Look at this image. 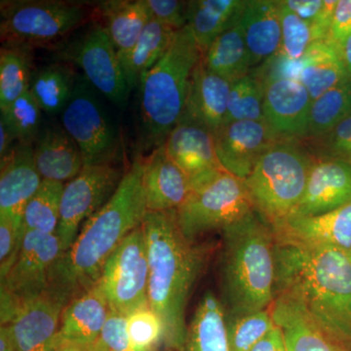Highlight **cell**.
Returning a JSON list of instances; mask_svg holds the SVG:
<instances>
[{
  "instance_id": "cell-1",
  "label": "cell",
  "mask_w": 351,
  "mask_h": 351,
  "mask_svg": "<svg viewBox=\"0 0 351 351\" xmlns=\"http://www.w3.org/2000/svg\"><path fill=\"white\" fill-rule=\"evenodd\" d=\"M144 160H134L119 188L103 207L88 219L68 251L51 272L48 292L68 304L94 287L106 263L147 213Z\"/></svg>"
},
{
  "instance_id": "cell-2",
  "label": "cell",
  "mask_w": 351,
  "mask_h": 351,
  "mask_svg": "<svg viewBox=\"0 0 351 351\" xmlns=\"http://www.w3.org/2000/svg\"><path fill=\"white\" fill-rule=\"evenodd\" d=\"M276 295L301 304L351 350V251L276 237Z\"/></svg>"
},
{
  "instance_id": "cell-3",
  "label": "cell",
  "mask_w": 351,
  "mask_h": 351,
  "mask_svg": "<svg viewBox=\"0 0 351 351\" xmlns=\"http://www.w3.org/2000/svg\"><path fill=\"white\" fill-rule=\"evenodd\" d=\"M142 226L149 265V306L162 321L165 345L180 351L188 336L186 306L206 253L182 234L177 210L147 211Z\"/></svg>"
},
{
  "instance_id": "cell-4",
  "label": "cell",
  "mask_w": 351,
  "mask_h": 351,
  "mask_svg": "<svg viewBox=\"0 0 351 351\" xmlns=\"http://www.w3.org/2000/svg\"><path fill=\"white\" fill-rule=\"evenodd\" d=\"M221 284L226 315L265 311L276 298V233L255 211L223 230Z\"/></svg>"
},
{
  "instance_id": "cell-5",
  "label": "cell",
  "mask_w": 351,
  "mask_h": 351,
  "mask_svg": "<svg viewBox=\"0 0 351 351\" xmlns=\"http://www.w3.org/2000/svg\"><path fill=\"white\" fill-rule=\"evenodd\" d=\"M202 53L188 25L176 32L169 49L141 80V140L145 149L162 147L181 121L191 75Z\"/></svg>"
},
{
  "instance_id": "cell-6",
  "label": "cell",
  "mask_w": 351,
  "mask_h": 351,
  "mask_svg": "<svg viewBox=\"0 0 351 351\" xmlns=\"http://www.w3.org/2000/svg\"><path fill=\"white\" fill-rule=\"evenodd\" d=\"M314 159L298 141H277L244 180L254 210L272 228L286 221L299 204Z\"/></svg>"
},
{
  "instance_id": "cell-7",
  "label": "cell",
  "mask_w": 351,
  "mask_h": 351,
  "mask_svg": "<svg viewBox=\"0 0 351 351\" xmlns=\"http://www.w3.org/2000/svg\"><path fill=\"white\" fill-rule=\"evenodd\" d=\"M82 2L18 0L1 2L0 38L3 45H46L58 43L90 19Z\"/></svg>"
},
{
  "instance_id": "cell-8",
  "label": "cell",
  "mask_w": 351,
  "mask_h": 351,
  "mask_svg": "<svg viewBox=\"0 0 351 351\" xmlns=\"http://www.w3.org/2000/svg\"><path fill=\"white\" fill-rule=\"evenodd\" d=\"M244 181L226 171L191 184V193L177 209L180 230L189 241L232 225L253 211Z\"/></svg>"
},
{
  "instance_id": "cell-9",
  "label": "cell",
  "mask_w": 351,
  "mask_h": 351,
  "mask_svg": "<svg viewBox=\"0 0 351 351\" xmlns=\"http://www.w3.org/2000/svg\"><path fill=\"white\" fill-rule=\"evenodd\" d=\"M101 96L84 76H77L75 91L61 114L62 125L82 152L84 167L117 164L121 149L119 127Z\"/></svg>"
},
{
  "instance_id": "cell-10",
  "label": "cell",
  "mask_w": 351,
  "mask_h": 351,
  "mask_svg": "<svg viewBox=\"0 0 351 351\" xmlns=\"http://www.w3.org/2000/svg\"><path fill=\"white\" fill-rule=\"evenodd\" d=\"M62 254L56 233L25 232L17 260L1 279V325H8L21 307L49 291L51 272Z\"/></svg>"
},
{
  "instance_id": "cell-11",
  "label": "cell",
  "mask_w": 351,
  "mask_h": 351,
  "mask_svg": "<svg viewBox=\"0 0 351 351\" xmlns=\"http://www.w3.org/2000/svg\"><path fill=\"white\" fill-rule=\"evenodd\" d=\"M149 281L147 241L141 226L113 252L96 286L112 311L127 316L149 306Z\"/></svg>"
},
{
  "instance_id": "cell-12",
  "label": "cell",
  "mask_w": 351,
  "mask_h": 351,
  "mask_svg": "<svg viewBox=\"0 0 351 351\" xmlns=\"http://www.w3.org/2000/svg\"><path fill=\"white\" fill-rule=\"evenodd\" d=\"M58 58L59 61L80 66L87 82L104 98L120 110L126 107L131 90L104 24L90 25L58 52Z\"/></svg>"
},
{
  "instance_id": "cell-13",
  "label": "cell",
  "mask_w": 351,
  "mask_h": 351,
  "mask_svg": "<svg viewBox=\"0 0 351 351\" xmlns=\"http://www.w3.org/2000/svg\"><path fill=\"white\" fill-rule=\"evenodd\" d=\"M123 176L117 164L86 166L75 179L64 184L56 232L63 254L75 242L82 223L114 195Z\"/></svg>"
},
{
  "instance_id": "cell-14",
  "label": "cell",
  "mask_w": 351,
  "mask_h": 351,
  "mask_svg": "<svg viewBox=\"0 0 351 351\" xmlns=\"http://www.w3.org/2000/svg\"><path fill=\"white\" fill-rule=\"evenodd\" d=\"M252 73L262 82L265 121L277 140L306 138L313 103L306 88L293 76Z\"/></svg>"
},
{
  "instance_id": "cell-15",
  "label": "cell",
  "mask_w": 351,
  "mask_h": 351,
  "mask_svg": "<svg viewBox=\"0 0 351 351\" xmlns=\"http://www.w3.org/2000/svg\"><path fill=\"white\" fill-rule=\"evenodd\" d=\"M215 147L221 167L244 181L258 159L277 138L265 121H233L214 133Z\"/></svg>"
},
{
  "instance_id": "cell-16",
  "label": "cell",
  "mask_w": 351,
  "mask_h": 351,
  "mask_svg": "<svg viewBox=\"0 0 351 351\" xmlns=\"http://www.w3.org/2000/svg\"><path fill=\"white\" fill-rule=\"evenodd\" d=\"M351 202V163L315 158L306 189L291 217L321 216Z\"/></svg>"
},
{
  "instance_id": "cell-17",
  "label": "cell",
  "mask_w": 351,
  "mask_h": 351,
  "mask_svg": "<svg viewBox=\"0 0 351 351\" xmlns=\"http://www.w3.org/2000/svg\"><path fill=\"white\" fill-rule=\"evenodd\" d=\"M0 214L23 226L25 207L43 181L34 161V145L16 143L0 159Z\"/></svg>"
},
{
  "instance_id": "cell-18",
  "label": "cell",
  "mask_w": 351,
  "mask_h": 351,
  "mask_svg": "<svg viewBox=\"0 0 351 351\" xmlns=\"http://www.w3.org/2000/svg\"><path fill=\"white\" fill-rule=\"evenodd\" d=\"M166 154L193 182L225 171L215 147L214 134L205 127L181 120L163 145Z\"/></svg>"
},
{
  "instance_id": "cell-19",
  "label": "cell",
  "mask_w": 351,
  "mask_h": 351,
  "mask_svg": "<svg viewBox=\"0 0 351 351\" xmlns=\"http://www.w3.org/2000/svg\"><path fill=\"white\" fill-rule=\"evenodd\" d=\"M66 304L47 292L21 307L7 326L16 351H53Z\"/></svg>"
},
{
  "instance_id": "cell-20",
  "label": "cell",
  "mask_w": 351,
  "mask_h": 351,
  "mask_svg": "<svg viewBox=\"0 0 351 351\" xmlns=\"http://www.w3.org/2000/svg\"><path fill=\"white\" fill-rule=\"evenodd\" d=\"M270 311L283 332L288 351H351L287 295H276Z\"/></svg>"
},
{
  "instance_id": "cell-21",
  "label": "cell",
  "mask_w": 351,
  "mask_h": 351,
  "mask_svg": "<svg viewBox=\"0 0 351 351\" xmlns=\"http://www.w3.org/2000/svg\"><path fill=\"white\" fill-rule=\"evenodd\" d=\"M230 82L208 69L202 57L196 64L181 120L193 122L215 133L225 125Z\"/></svg>"
},
{
  "instance_id": "cell-22",
  "label": "cell",
  "mask_w": 351,
  "mask_h": 351,
  "mask_svg": "<svg viewBox=\"0 0 351 351\" xmlns=\"http://www.w3.org/2000/svg\"><path fill=\"white\" fill-rule=\"evenodd\" d=\"M276 239L351 251V202L316 217H291L272 228Z\"/></svg>"
},
{
  "instance_id": "cell-23",
  "label": "cell",
  "mask_w": 351,
  "mask_h": 351,
  "mask_svg": "<svg viewBox=\"0 0 351 351\" xmlns=\"http://www.w3.org/2000/svg\"><path fill=\"white\" fill-rule=\"evenodd\" d=\"M34 156L43 180L64 184L84 168L80 147L62 123L43 125L34 144Z\"/></svg>"
},
{
  "instance_id": "cell-24",
  "label": "cell",
  "mask_w": 351,
  "mask_h": 351,
  "mask_svg": "<svg viewBox=\"0 0 351 351\" xmlns=\"http://www.w3.org/2000/svg\"><path fill=\"white\" fill-rule=\"evenodd\" d=\"M143 182L149 212L177 210L191 193L188 176L171 160L163 145L145 159Z\"/></svg>"
},
{
  "instance_id": "cell-25",
  "label": "cell",
  "mask_w": 351,
  "mask_h": 351,
  "mask_svg": "<svg viewBox=\"0 0 351 351\" xmlns=\"http://www.w3.org/2000/svg\"><path fill=\"white\" fill-rule=\"evenodd\" d=\"M239 25L250 55L252 69L278 54L282 39L279 1L247 0Z\"/></svg>"
},
{
  "instance_id": "cell-26",
  "label": "cell",
  "mask_w": 351,
  "mask_h": 351,
  "mask_svg": "<svg viewBox=\"0 0 351 351\" xmlns=\"http://www.w3.org/2000/svg\"><path fill=\"white\" fill-rule=\"evenodd\" d=\"M110 311L105 295L95 285L64 306L57 336L80 345L93 346Z\"/></svg>"
},
{
  "instance_id": "cell-27",
  "label": "cell",
  "mask_w": 351,
  "mask_h": 351,
  "mask_svg": "<svg viewBox=\"0 0 351 351\" xmlns=\"http://www.w3.org/2000/svg\"><path fill=\"white\" fill-rule=\"evenodd\" d=\"M246 0L188 1V27L202 55L223 32L239 22Z\"/></svg>"
},
{
  "instance_id": "cell-28",
  "label": "cell",
  "mask_w": 351,
  "mask_h": 351,
  "mask_svg": "<svg viewBox=\"0 0 351 351\" xmlns=\"http://www.w3.org/2000/svg\"><path fill=\"white\" fill-rule=\"evenodd\" d=\"M298 80L314 101L351 78L339 50L329 41H320L313 44L300 61Z\"/></svg>"
},
{
  "instance_id": "cell-29",
  "label": "cell",
  "mask_w": 351,
  "mask_h": 351,
  "mask_svg": "<svg viewBox=\"0 0 351 351\" xmlns=\"http://www.w3.org/2000/svg\"><path fill=\"white\" fill-rule=\"evenodd\" d=\"M73 64L58 61L34 69L29 92L44 113L57 117L68 106L77 80Z\"/></svg>"
},
{
  "instance_id": "cell-30",
  "label": "cell",
  "mask_w": 351,
  "mask_h": 351,
  "mask_svg": "<svg viewBox=\"0 0 351 351\" xmlns=\"http://www.w3.org/2000/svg\"><path fill=\"white\" fill-rule=\"evenodd\" d=\"M180 351H232L226 332V311L218 298L205 293L188 328Z\"/></svg>"
},
{
  "instance_id": "cell-31",
  "label": "cell",
  "mask_w": 351,
  "mask_h": 351,
  "mask_svg": "<svg viewBox=\"0 0 351 351\" xmlns=\"http://www.w3.org/2000/svg\"><path fill=\"white\" fill-rule=\"evenodd\" d=\"M100 12L119 57L126 54L135 45L151 20L145 0L101 2Z\"/></svg>"
},
{
  "instance_id": "cell-32",
  "label": "cell",
  "mask_w": 351,
  "mask_h": 351,
  "mask_svg": "<svg viewBox=\"0 0 351 351\" xmlns=\"http://www.w3.org/2000/svg\"><path fill=\"white\" fill-rule=\"evenodd\" d=\"M176 32L172 27L151 19L135 45L119 57L130 90L165 55Z\"/></svg>"
},
{
  "instance_id": "cell-33",
  "label": "cell",
  "mask_w": 351,
  "mask_h": 351,
  "mask_svg": "<svg viewBox=\"0 0 351 351\" xmlns=\"http://www.w3.org/2000/svg\"><path fill=\"white\" fill-rule=\"evenodd\" d=\"M205 66L232 83L251 73V59L239 22L223 32L202 55Z\"/></svg>"
},
{
  "instance_id": "cell-34",
  "label": "cell",
  "mask_w": 351,
  "mask_h": 351,
  "mask_svg": "<svg viewBox=\"0 0 351 351\" xmlns=\"http://www.w3.org/2000/svg\"><path fill=\"white\" fill-rule=\"evenodd\" d=\"M32 71L31 48L3 45L0 52V110L29 92Z\"/></svg>"
},
{
  "instance_id": "cell-35",
  "label": "cell",
  "mask_w": 351,
  "mask_h": 351,
  "mask_svg": "<svg viewBox=\"0 0 351 351\" xmlns=\"http://www.w3.org/2000/svg\"><path fill=\"white\" fill-rule=\"evenodd\" d=\"M64 188V182L43 180L36 195L25 207L24 232H39L47 234L57 232Z\"/></svg>"
},
{
  "instance_id": "cell-36",
  "label": "cell",
  "mask_w": 351,
  "mask_h": 351,
  "mask_svg": "<svg viewBox=\"0 0 351 351\" xmlns=\"http://www.w3.org/2000/svg\"><path fill=\"white\" fill-rule=\"evenodd\" d=\"M351 113V80L332 88L313 101L306 138L322 137Z\"/></svg>"
},
{
  "instance_id": "cell-37",
  "label": "cell",
  "mask_w": 351,
  "mask_h": 351,
  "mask_svg": "<svg viewBox=\"0 0 351 351\" xmlns=\"http://www.w3.org/2000/svg\"><path fill=\"white\" fill-rule=\"evenodd\" d=\"M265 121L263 87L253 73L230 83L226 124L233 121Z\"/></svg>"
},
{
  "instance_id": "cell-38",
  "label": "cell",
  "mask_w": 351,
  "mask_h": 351,
  "mask_svg": "<svg viewBox=\"0 0 351 351\" xmlns=\"http://www.w3.org/2000/svg\"><path fill=\"white\" fill-rule=\"evenodd\" d=\"M280 5L281 47L277 56L293 68L299 69V63L313 44L320 43L313 27L291 11L283 1Z\"/></svg>"
},
{
  "instance_id": "cell-39",
  "label": "cell",
  "mask_w": 351,
  "mask_h": 351,
  "mask_svg": "<svg viewBox=\"0 0 351 351\" xmlns=\"http://www.w3.org/2000/svg\"><path fill=\"white\" fill-rule=\"evenodd\" d=\"M0 112V119L10 129L17 142L34 145L43 127V112L31 93L22 95Z\"/></svg>"
},
{
  "instance_id": "cell-40",
  "label": "cell",
  "mask_w": 351,
  "mask_h": 351,
  "mask_svg": "<svg viewBox=\"0 0 351 351\" xmlns=\"http://www.w3.org/2000/svg\"><path fill=\"white\" fill-rule=\"evenodd\" d=\"M226 332L232 351H250L276 325L270 307L244 315H226Z\"/></svg>"
},
{
  "instance_id": "cell-41",
  "label": "cell",
  "mask_w": 351,
  "mask_h": 351,
  "mask_svg": "<svg viewBox=\"0 0 351 351\" xmlns=\"http://www.w3.org/2000/svg\"><path fill=\"white\" fill-rule=\"evenodd\" d=\"M127 330L132 351H156L164 343L162 321L149 306L127 315Z\"/></svg>"
},
{
  "instance_id": "cell-42",
  "label": "cell",
  "mask_w": 351,
  "mask_h": 351,
  "mask_svg": "<svg viewBox=\"0 0 351 351\" xmlns=\"http://www.w3.org/2000/svg\"><path fill=\"white\" fill-rule=\"evenodd\" d=\"M337 0H284L283 3L313 27L319 41H328Z\"/></svg>"
},
{
  "instance_id": "cell-43",
  "label": "cell",
  "mask_w": 351,
  "mask_h": 351,
  "mask_svg": "<svg viewBox=\"0 0 351 351\" xmlns=\"http://www.w3.org/2000/svg\"><path fill=\"white\" fill-rule=\"evenodd\" d=\"M313 144L317 158L351 163V113L322 137L314 138Z\"/></svg>"
},
{
  "instance_id": "cell-44",
  "label": "cell",
  "mask_w": 351,
  "mask_h": 351,
  "mask_svg": "<svg viewBox=\"0 0 351 351\" xmlns=\"http://www.w3.org/2000/svg\"><path fill=\"white\" fill-rule=\"evenodd\" d=\"M24 228L15 219L0 214V277H4L13 267L22 245Z\"/></svg>"
},
{
  "instance_id": "cell-45",
  "label": "cell",
  "mask_w": 351,
  "mask_h": 351,
  "mask_svg": "<svg viewBox=\"0 0 351 351\" xmlns=\"http://www.w3.org/2000/svg\"><path fill=\"white\" fill-rule=\"evenodd\" d=\"M95 351H132L127 330V316L110 309V314L98 341L93 346Z\"/></svg>"
},
{
  "instance_id": "cell-46",
  "label": "cell",
  "mask_w": 351,
  "mask_h": 351,
  "mask_svg": "<svg viewBox=\"0 0 351 351\" xmlns=\"http://www.w3.org/2000/svg\"><path fill=\"white\" fill-rule=\"evenodd\" d=\"M151 19L180 31L188 25V1L145 0Z\"/></svg>"
},
{
  "instance_id": "cell-47",
  "label": "cell",
  "mask_w": 351,
  "mask_h": 351,
  "mask_svg": "<svg viewBox=\"0 0 351 351\" xmlns=\"http://www.w3.org/2000/svg\"><path fill=\"white\" fill-rule=\"evenodd\" d=\"M351 34V0H338L328 41L339 50Z\"/></svg>"
},
{
  "instance_id": "cell-48",
  "label": "cell",
  "mask_w": 351,
  "mask_h": 351,
  "mask_svg": "<svg viewBox=\"0 0 351 351\" xmlns=\"http://www.w3.org/2000/svg\"><path fill=\"white\" fill-rule=\"evenodd\" d=\"M250 351H288L280 328L276 326L254 346Z\"/></svg>"
},
{
  "instance_id": "cell-49",
  "label": "cell",
  "mask_w": 351,
  "mask_h": 351,
  "mask_svg": "<svg viewBox=\"0 0 351 351\" xmlns=\"http://www.w3.org/2000/svg\"><path fill=\"white\" fill-rule=\"evenodd\" d=\"M17 142L12 132L7 127L4 121L0 119V159L5 157L14 147V142Z\"/></svg>"
},
{
  "instance_id": "cell-50",
  "label": "cell",
  "mask_w": 351,
  "mask_h": 351,
  "mask_svg": "<svg viewBox=\"0 0 351 351\" xmlns=\"http://www.w3.org/2000/svg\"><path fill=\"white\" fill-rule=\"evenodd\" d=\"M53 351H95L93 346H87L68 341V339L56 336L53 346Z\"/></svg>"
},
{
  "instance_id": "cell-51",
  "label": "cell",
  "mask_w": 351,
  "mask_h": 351,
  "mask_svg": "<svg viewBox=\"0 0 351 351\" xmlns=\"http://www.w3.org/2000/svg\"><path fill=\"white\" fill-rule=\"evenodd\" d=\"M339 54H341V60L345 64L348 75L351 78V34L346 39L341 47L339 48Z\"/></svg>"
},
{
  "instance_id": "cell-52",
  "label": "cell",
  "mask_w": 351,
  "mask_h": 351,
  "mask_svg": "<svg viewBox=\"0 0 351 351\" xmlns=\"http://www.w3.org/2000/svg\"><path fill=\"white\" fill-rule=\"evenodd\" d=\"M0 351H16L8 327L0 328Z\"/></svg>"
}]
</instances>
